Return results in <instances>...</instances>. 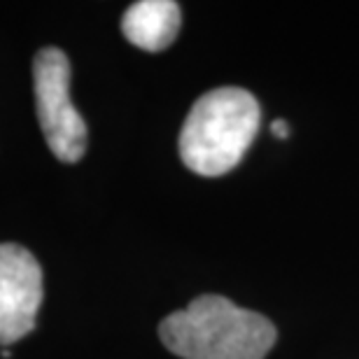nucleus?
<instances>
[{
  "instance_id": "obj_1",
  "label": "nucleus",
  "mask_w": 359,
  "mask_h": 359,
  "mask_svg": "<svg viewBox=\"0 0 359 359\" xmlns=\"http://www.w3.org/2000/svg\"><path fill=\"white\" fill-rule=\"evenodd\" d=\"M159 336L182 359H264L278 332L264 315L226 297L203 294L184 311L168 315L159 325Z\"/></svg>"
},
{
  "instance_id": "obj_6",
  "label": "nucleus",
  "mask_w": 359,
  "mask_h": 359,
  "mask_svg": "<svg viewBox=\"0 0 359 359\" xmlns=\"http://www.w3.org/2000/svg\"><path fill=\"white\" fill-rule=\"evenodd\" d=\"M271 133L276 135V138L285 140V138H290V126H287V121L276 119V121H273V124H271Z\"/></svg>"
},
{
  "instance_id": "obj_4",
  "label": "nucleus",
  "mask_w": 359,
  "mask_h": 359,
  "mask_svg": "<svg viewBox=\"0 0 359 359\" xmlns=\"http://www.w3.org/2000/svg\"><path fill=\"white\" fill-rule=\"evenodd\" d=\"M42 304V271L26 248L0 245V346L24 339L35 329Z\"/></svg>"
},
{
  "instance_id": "obj_3",
  "label": "nucleus",
  "mask_w": 359,
  "mask_h": 359,
  "mask_svg": "<svg viewBox=\"0 0 359 359\" xmlns=\"http://www.w3.org/2000/svg\"><path fill=\"white\" fill-rule=\"evenodd\" d=\"M35 110L56 159L77 163L87 152V124L70 98V61L56 47L40 49L33 61Z\"/></svg>"
},
{
  "instance_id": "obj_2",
  "label": "nucleus",
  "mask_w": 359,
  "mask_h": 359,
  "mask_svg": "<svg viewBox=\"0 0 359 359\" xmlns=\"http://www.w3.org/2000/svg\"><path fill=\"white\" fill-rule=\"evenodd\" d=\"M262 110L245 89L219 87L201 96L180 131L184 166L203 177L233 170L259 131Z\"/></svg>"
},
{
  "instance_id": "obj_5",
  "label": "nucleus",
  "mask_w": 359,
  "mask_h": 359,
  "mask_svg": "<svg viewBox=\"0 0 359 359\" xmlns=\"http://www.w3.org/2000/svg\"><path fill=\"white\" fill-rule=\"evenodd\" d=\"M180 5L173 0H140L121 17V31L131 45L145 52H161L173 45L180 31Z\"/></svg>"
}]
</instances>
